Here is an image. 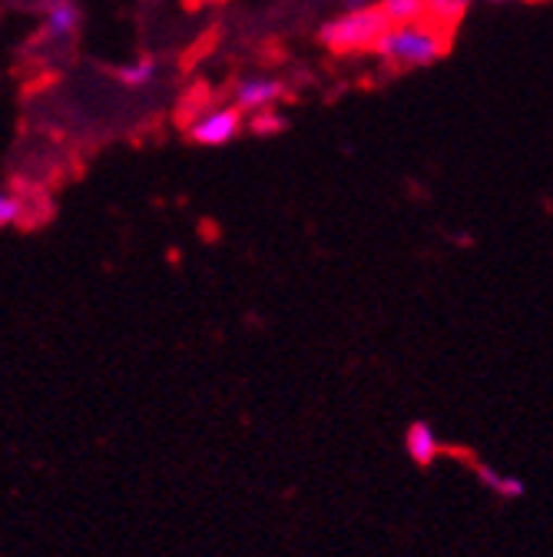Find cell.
Returning <instances> with one entry per match:
<instances>
[{"label":"cell","instance_id":"obj_3","mask_svg":"<svg viewBox=\"0 0 553 557\" xmlns=\"http://www.w3.org/2000/svg\"><path fill=\"white\" fill-rule=\"evenodd\" d=\"M246 126H249V116L236 103H213V107H202L189 120L186 136L196 147H226L242 136Z\"/></svg>","mask_w":553,"mask_h":557},{"label":"cell","instance_id":"obj_1","mask_svg":"<svg viewBox=\"0 0 553 557\" xmlns=\"http://www.w3.org/2000/svg\"><path fill=\"white\" fill-rule=\"evenodd\" d=\"M451 34L454 30H448L428 17L411 21V24H391L372 53L378 57V63L385 70H394V74H404V70H425L448 57Z\"/></svg>","mask_w":553,"mask_h":557},{"label":"cell","instance_id":"obj_9","mask_svg":"<svg viewBox=\"0 0 553 557\" xmlns=\"http://www.w3.org/2000/svg\"><path fill=\"white\" fill-rule=\"evenodd\" d=\"M282 126H286V120H282L279 110H262V113L249 116V129L259 133V136H272V133H279Z\"/></svg>","mask_w":553,"mask_h":557},{"label":"cell","instance_id":"obj_10","mask_svg":"<svg viewBox=\"0 0 553 557\" xmlns=\"http://www.w3.org/2000/svg\"><path fill=\"white\" fill-rule=\"evenodd\" d=\"M24 220V206L17 196H11L8 189H0V226H17Z\"/></svg>","mask_w":553,"mask_h":557},{"label":"cell","instance_id":"obj_4","mask_svg":"<svg viewBox=\"0 0 553 557\" xmlns=\"http://www.w3.org/2000/svg\"><path fill=\"white\" fill-rule=\"evenodd\" d=\"M289 87L279 81V77H268V74H252V77H242L232 90V103L252 116V113H262V110H275L282 100H286Z\"/></svg>","mask_w":553,"mask_h":557},{"label":"cell","instance_id":"obj_2","mask_svg":"<svg viewBox=\"0 0 553 557\" xmlns=\"http://www.w3.org/2000/svg\"><path fill=\"white\" fill-rule=\"evenodd\" d=\"M388 27H391V24H388V17L381 14L378 4H368V8H344L341 14H335L331 21L322 24L318 40H322V47L331 50L335 57L372 53Z\"/></svg>","mask_w":553,"mask_h":557},{"label":"cell","instance_id":"obj_12","mask_svg":"<svg viewBox=\"0 0 553 557\" xmlns=\"http://www.w3.org/2000/svg\"><path fill=\"white\" fill-rule=\"evenodd\" d=\"M488 4H511V0H488Z\"/></svg>","mask_w":553,"mask_h":557},{"label":"cell","instance_id":"obj_5","mask_svg":"<svg viewBox=\"0 0 553 557\" xmlns=\"http://www.w3.org/2000/svg\"><path fill=\"white\" fill-rule=\"evenodd\" d=\"M84 11L77 0H43L40 4V30L50 44H71L80 34Z\"/></svg>","mask_w":553,"mask_h":557},{"label":"cell","instance_id":"obj_11","mask_svg":"<svg viewBox=\"0 0 553 557\" xmlns=\"http://www.w3.org/2000/svg\"><path fill=\"white\" fill-rule=\"evenodd\" d=\"M375 0H344V8H368Z\"/></svg>","mask_w":553,"mask_h":557},{"label":"cell","instance_id":"obj_8","mask_svg":"<svg viewBox=\"0 0 553 557\" xmlns=\"http://www.w3.org/2000/svg\"><path fill=\"white\" fill-rule=\"evenodd\" d=\"M467 4H470V0H428L425 17L448 27V30H454L461 24V17L467 14Z\"/></svg>","mask_w":553,"mask_h":557},{"label":"cell","instance_id":"obj_7","mask_svg":"<svg viewBox=\"0 0 553 557\" xmlns=\"http://www.w3.org/2000/svg\"><path fill=\"white\" fill-rule=\"evenodd\" d=\"M381 8V14L388 17V24H411L422 21L428 11V0H375Z\"/></svg>","mask_w":553,"mask_h":557},{"label":"cell","instance_id":"obj_6","mask_svg":"<svg viewBox=\"0 0 553 557\" xmlns=\"http://www.w3.org/2000/svg\"><path fill=\"white\" fill-rule=\"evenodd\" d=\"M160 77V63L153 57H140V60H129L116 70V81L126 90H147L150 84H156Z\"/></svg>","mask_w":553,"mask_h":557}]
</instances>
